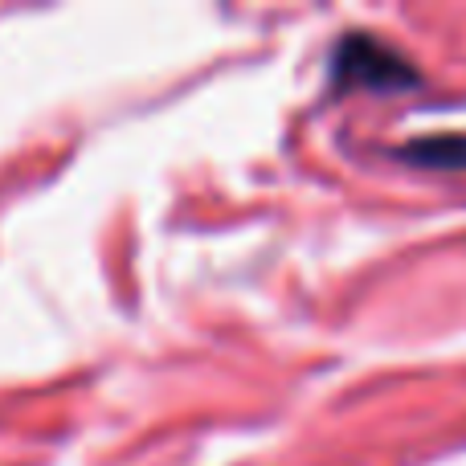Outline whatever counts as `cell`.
Wrapping results in <instances>:
<instances>
[{"label": "cell", "instance_id": "cell-1", "mask_svg": "<svg viewBox=\"0 0 466 466\" xmlns=\"http://www.w3.org/2000/svg\"><path fill=\"white\" fill-rule=\"evenodd\" d=\"M331 78L352 90L393 95V90L418 86L421 74L413 70V62L401 49H393L389 41L372 37V33H364V29H356V33H344L336 54H331Z\"/></svg>", "mask_w": 466, "mask_h": 466}, {"label": "cell", "instance_id": "cell-2", "mask_svg": "<svg viewBox=\"0 0 466 466\" xmlns=\"http://www.w3.org/2000/svg\"><path fill=\"white\" fill-rule=\"evenodd\" d=\"M405 156L418 164H430V168H462L466 164V139L442 136V139H421V144L405 147Z\"/></svg>", "mask_w": 466, "mask_h": 466}]
</instances>
